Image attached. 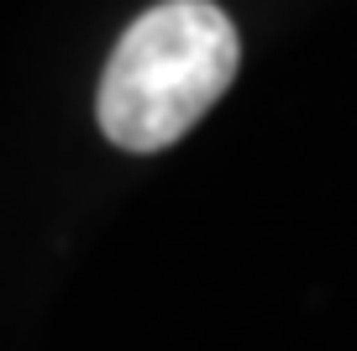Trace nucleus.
I'll return each instance as SVG.
<instances>
[{
  "instance_id": "f257e3e1",
  "label": "nucleus",
  "mask_w": 357,
  "mask_h": 351,
  "mask_svg": "<svg viewBox=\"0 0 357 351\" xmlns=\"http://www.w3.org/2000/svg\"><path fill=\"white\" fill-rule=\"evenodd\" d=\"M242 42L221 6L163 0L121 32L100 74L95 121L126 153H163L231 89Z\"/></svg>"
}]
</instances>
